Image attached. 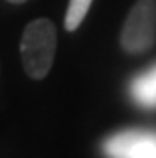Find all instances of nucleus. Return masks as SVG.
Instances as JSON below:
<instances>
[{
    "label": "nucleus",
    "instance_id": "obj_2",
    "mask_svg": "<svg viewBox=\"0 0 156 158\" xmlns=\"http://www.w3.org/2000/svg\"><path fill=\"white\" fill-rule=\"evenodd\" d=\"M156 41V0H138L122 28L120 45L126 53H146Z\"/></svg>",
    "mask_w": 156,
    "mask_h": 158
},
{
    "label": "nucleus",
    "instance_id": "obj_3",
    "mask_svg": "<svg viewBox=\"0 0 156 158\" xmlns=\"http://www.w3.org/2000/svg\"><path fill=\"white\" fill-rule=\"evenodd\" d=\"M110 158H156V130H124L106 140Z\"/></svg>",
    "mask_w": 156,
    "mask_h": 158
},
{
    "label": "nucleus",
    "instance_id": "obj_4",
    "mask_svg": "<svg viewBox=\"0 0 156 158\" xmlns=\"http://www.w3.org/2000/svg\"><path fill=\"white\" fill-rule=\"evenodd\" d=\"M132 99L142 107H156V65L134 77L130 85Z\"/></svg>",
    "mask_w": 156,
    "mask_h": 158
},
{
    "label": "nucleus",
    "instance_id": "obj_5",
    "mask_svg": "<svg viewBox=\"0 0 156 158\" xmlns=\"http://www.w3.org/2000/svg\"><path fill=\"white\" fill-rule=\"evenodd\" d=\"M93 0H69L67 12H65V31L73 33L81 27V23L85 20L89 12V6H91Z\"/></svg>",
    "mask_w": 156,
    "mask_h": 158
},
{
    "label": "nucleus",
    "instance_id": "obj_1",
    "mask_svg": "<svg viewBox=\"0 0 156 158\" xmlns=\"http://www.w3.org/2000/svg\"><path fill=\"white\" fill-rule=\"evenodd\" d=\"M57 51V31L49 19H37L27 24L20 39V57L31 79L49 75Z\"/></svg>",
    "mask_w": 156,
    "mask_h": 158
},
{
    "label": "nucleus",
    "instance_id": "obj_6",
    "mask_svg": "<svg viewBox=\"0 0 156 158\" xmlns=\"http://www.w3.org/2000/svg\"><path fill=\"white\" fill-rule=\"evenodd\" d=\"M8 2H12V4H23V2H27V0H8Z\"/></svg>",
    "mask_w": 156,
    "mask_h": 158
}]
</instances>
